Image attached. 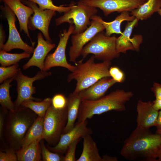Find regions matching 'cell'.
Listing matches in <instances>:
<instances>
[{
  "mask_svg": "<svg viewBox=\"0 0 161 161\" xmlns=\"http://www.w3.org/2000/svg\"><path fill=\"white\" fill-rule=\"evenodd\" d=\"M67 120L66 106L61 109H55L52 104L49 107L44 117L43 136L49 145L54 146L58 143Z\"/></svg>",
  "mask_w": 161,
  "mask_h": 161,
  "instance_id": "cell-6",
  "label": "cell"
},
{
  "mask_svg": "<svg viewBox=\"0 0 161 161\" xmlns=\"http://www.w3.org/2000/svg\"><path fill=\"white\" fill-rule=\"evenodd\" d=\"M103 158L104 161H116L117 160V158L112 157L108 155H104Z\"/></svg>",
  "mask_w": 161,
  "mask_h": 161,
  "instance_id": "cell-41",
  "label": "cell"
},
{
  "mask_svg": "<svg viewBox=\"0 0 161 161\" xmlns=\"http://www.w3.org/2000/svg\"><path fill=\"white\" fill-rule=\"evenodd\" d=\"M41 140H35L27 147L21 148L16 151L18 161H41V151L40 143Z\"/></svg>",
  "mask_w": 161,
  "mask_h": 161,
  "instance_id": "cell-23",
  "label": "cell"
},
{
  "mask_svg": "<svg viewBox=\"0 0 161 161\" xmlns=\"http://www.w3.org/2000/svg\"><path fill=\"white\" fill-rule=\"evenodd\" d=\"M152 103L154 109L158 111L161 110V100L156 99Z\"/></svg>",
  "mask_w": 161,
  "mask_h": 161,
  "instance_id": "cell-39",
  "label": "cell"
},
{
  "mask_svg": "<svg viewBox=\"0 0 161 161\" xmlns=\"http://www.w3.org/2000/svg\"><path fill=\"white\" fill-rule=\"evenodd\" d=\"M37 38V44L32 57L22 66L24 70L35 66L39 68L40 70L43 71L44 62L48 53L55 46V44L45 40L41 32L38 33Z\"/></svg>",
  "mask_w": 161,
  "mask_h": 161,
  "instance_id": "cell-16",
  "label": "cell"
},
{
  "mask_svg": "<svg viewBox=\"0 0 161 161\" xmlns=\"http://www.w3.org/2000/svg\"><path fill=\"white\" fill-rule=\"evenodd\" d=\"M109 72L110 77H111L117 83H122L125 80L124 73L118 67L111 66Z\"/></svg>",
  "mask_w": 161,
  "mask_h": 161,
  "instance_id": "cell-34",
  "label": "cell"
},
{
  "mask_svg": "<svg viewBox=\"0 0 161 161\" xmlns=\"http://www.w3.org/2000/svg\"><path fill=\"white\" fill-rule=\"evenodd\" d=\"M158 13L159 15L161 16V7L159 11L158 12Z\"/></svg>",
  "mask_w": 161,
  "mask_h": 161,
  "instance_id": "cell-44",
  "label": "cell"
},
{
  "mask_svg": "<svg viewBox=\"0 0 161 161\" xmlns=\"http://www.w3.org/2000/svg\"><path fill=\"white\" fill-rule=\"evenodd\" d=\"M137 126L147 129L155 126L159 111L154 108L152 102L139 100L137 104Z\"/></svg>",
  "mask_w": 161,
  "mask_h": 161,
  "instance_id": "cell-17",
  "label": "cell"
},
{
  "mask_svg": "<svg viewBox=\"0 0 161 161\" xmlns=\"http://www.w3.org/2000/svg\"><path fill=\"white\" fill-rule=\"evenodd\" d=\"M105 30L103 25L98 21L92 19L91 24L84 31L71 36L72 45L69 48V61L76 64V59L81 55L84 46L98 33Z\"/></svg>",
  "mask_w": 161,
  "mask_h": 161,
  "instance_id": "cell-12",
  "label": "cell"
},
{
  "mask_svg": "<svg viewBox=\"0 0 161 161\" xmlns=\"http://www.w3.org/2000/svg\"><path fill=\"white\" fill-rule=\"evenodd\" d=\"M30 55V53L25 51L20 53H11L1 50L0 51L1 66L6 67L18 64L21 60L29 58Z\"/></svg>",
  "mask_w": 161,
  "mask_h": 161,
  "instance_id": "cell-28",
  "label": "cell"
},
{
  "mask_svg": "<svg viewBox=\"0 0 161 161\" xmlns=\"http://www.w3.org/2000/svg\"><path fill=\"white\" fill-rule=\"evenodd\" d=\"M37 4L41 10H49L57 11L60 13H65L69 11L74 5L71 4L69 6H57L55 5L52 0H29Z\"/></svg>",
  "mask_w": 161,
  "mask_h": 161,
  "instance_id": "cell-29",
  "label": "cell"
},
{
  "mask_svg": "<svg viewBox=\"0 0 161 161\" xmlns=\"http://www.w3.org/2000/svg\"><path fill=\"white\" fill-rule=\"evenodd\" d=\"M43 139L40 141L42 160L44 161H64V156L58 153H53L50 151L46 147Z\"/></svg>",
  "mask_w": 161,
  "mask_h": 161,
  "instance_id": "cell-30",
  "label": "cell"
},
{
  "mask_svg": "<svg viewBox=\"0 0 161 161\" xmlns=\"http://www.w3.org/2000/svg\"><path fill=\"white\" fill-rule=\"evenodd\" d=\"M67 104V98L62 94H55L52 98V105L55 109H64L66 107Z\"/></svg>",
  "mask_w": 161,
  "mask_h": 161,
  "instance_id": "cell-32",
  "label": "cell"
},
{
  "mask_svg": "<svg viewBox=\"0 0 161 161\" xmlns=\"http://www.w3.org/2000/svg\"><path fill=\"white\" fill-rule=\"evenodd\" d=\"M151 90L154 94L156 99L161 100V84L157 83H154Z\"/></svg>",
  "mask_w": 161,
  "mask_h": 161,
  "instance_id": "cell-37",
  "label": "cell"
},
{
  "mask_svg": "<svg viewBox=\"0 0 161 161\" xmlns=\"http://www.w3.org/2000/svg\"><path fill=\"white\" fill-rule=\"evenodd\" d=\"M44 117H38L29 128L21 143V148H24L37 140L43 139Z\"/></svg>",
  "mask_w": 161,
  "mask_h": 161,
  "instance_id": "cell-25",
  "label": "cell"
},
{
  "mask_svg": "<svg viewBox=\"0 0 161 161\" xmlns=\"http://www.w3.org/2000/svg\"><path fill=\"white\" fill-rule=\"evenodd\" d=\"M0 114V137L2 140L4 137V129L6 115L9 111L8 110L3 109Z\"/></svg>",
  "mask_w": 161,
  "mask_h": 161,
  "instance_id": "cell-36",
  "label": "cell"
},
{
  "mask_svg": "<svg viewBox=\"0 0 161 161\" xmlns=\"http://www.w3.org/2000/svg\"><path fill=\"white\" fill-rule=\"evenodd\" d=\"M128 11L123 12L118 15L114 20L109 22L104 21L99 16L96 15L92 16L90 18L91 20H97L101 23L104 26L106 30L105 35L110 36L114 34H121L120 26L122 22L125 21H131L134 20L135 17L131 15Z\"/></svg>",
  "mask_w": 161,
  "mask_h": 161,
  "instance_id": "cell-20",
  "label": "cell"
},
{
  "mask_svg": "<svg viewBox=\"0 0 161 161\" xmlns=\"http://www.w3.org/2000/svg\"><path fill=\"white\" fill-rule=\"evenodd\" d=\"M52 104V98L47 97L41 101L28 100L23 101L21 106L28 108L34 112L38 116L44 117L46 113Z\"/></svg>",
  "mask_w": 161,
  "mask_h": 161,
  "instance_id": "cell-27",
  "label": "cell"
},
{
  "mask_svg": "<svg viewBox=\"0 0 161 161\" xmlns=\"http://www.w3.org/2000/svg\"><path fill=\"white\" fill-rule=\"evenodd\" d=\"M156 133L161 134V129L157 130L156 131Z\"/></svg>",
  "mask_w": 161,
  "mask_h": 161,
  "instance_id": "cell-43",
  "label": "cell"
},
{
  "mask_svg": "<svg viewBox=\"0 0 161 161\" xmlns=\"http://www.w3.org/2000/svg\"><path fill=\"white\" fill-rule=\"evenodd\" d=\"M3 0H0L1 2L3 1Z\"/></svg>",
  "mask_w": 161,
  "mask_h": 161,
  "instance_id": "cell-45",
  "label": "cell"
},
{
  "mask_svg": "<svg viewBox=\"0 0 161 161\" xmlns=\"http://www.w3.org/2000/svg\"><path fill=\"white\" fill-rule=\"evenodd\" d=\"M82 101L78 94L73 92L71 93L67 98V120L63 134L69 131L74 127Z\"/></svg>",
  "mask_w": 161,
  "mask_h": 161,
  "instance_id": "cell-21",
  "label": "cell"
},
{
  "mask_svg": "<svg viewBox=\"0 0 161 161\" xmlns=\"http://www.w3.org/2000/svg\"><path fill=\"white\" fill-rule=\"evenodd\" d=\"M90 135H87L83 138L82 151L76 161H104L103 157L99 154L96 143Z\"/></svg>",
  "mask_w": 161,
  "mask_h": 161,
  "instance_id": "cell-22",
  "label": "cell"
},
{
  "mask_svg": "<svg viewBox=\"0 0 161 161\" xmlns=\"http://www.w3.org/2000/svg\"><path fill=\"white\" fill-rule=\"evenodd\" d=\"M157 130L161 129V110L159 112L158 115L155 126Z\"/></svg>",
  "mask_w": 161,
  "mask_h": 161,
  "instance_id": "cell-40",
  "label": "cell"
},
{
  "mask_svg": "<svg viewBox=\"0 0 161 161\" xmlns=\"http://www.w3.org/2000/svg\"><path fill=\"white\" fill-rule=\"evenodd\" d=\"M87 120L77 122L74 127L69 131L62 134L58 143L53 147L48 146V149L55 152L64 153L69 146L75 140L82 138L87 135L93 133L92 130L87 126Z\"/></svg>",
  "mask_w": 161,
  "mask_h": 161,
  "instance_id": "cell-14",
  "label": "cell"
},
{
  "mask_svg": "<svg viewBox=\"0 0 161 161\" xmlns=\"http://www.w3.org/2000/svg\"><path fill=\"white\" fill-rule=\"evenodd\" d=\"M95 59L93 55L85 62L82 59L77 62L74 70L68 75V82L72 80H75L77 82L74 93L78 94L100 79L110 77L109 71L111 61L96 63L95 62Z\"/></svg>",
  "mask_w": 161,
  "mask_h": 161,
  "instance_id": "cell-4",
  "label": "cell"
},
{
  "mask_svg": "<svg viewBox=\"0 0 161 161\" xmlns=\"http://www.w3.org/2000/svg\"><path fill=\"white\" fill-rule=\"evenodd\" d=\"M110 77L103 78L80 91L78 94L82 101L95 100L104 96L108 90L117 83Z\"/></svg>",
  "mask_w": 161,
  "mask_h": 161,
  "instance_id": "cell-19",
  "label": "cell"
},
{
  "mask_svg": "<svg viewBox=\"0 0 161 161\" xmlns=\"http://www.w3.org/2000/svg\"><path fill=\"white\" fill-rule=\"evenodd\" d=\"M22 0H3V2L13 11L18 18L21 31H23L32 41L28 27L29 19L33 14L34 11L30 7L25 5Z\"/></svg>",
  "mask_w": 161,
  "mask_h": 161,
  "instance_id": "cell-18",
  "label": "cell"
},
{
  "mask_svg": "<svg viewBox=\"0 0 161 161\" xmlns=\"http://www.w3.org/2000/svg\"><path fill=\"white\" fill-rule=\"evenodd\" d=\"M97 8L85 6L81 4L73 5L68 11L56 18L55 20L56 26L64 23H68L74 25L73 35L81 33L91 24V17L96 14Z\"/></svg>",
  "mask_w": 161,
  "mask_h": 161,
  "instance_id": "cell-7",
  "label": "cell"
},
{
  "mask_svg": "<svg viewBox=\"0 0 161 161\" xmlns=\"http://www.w3.org/2000/svg\"><path fill=\"white\" fill-rule=\"evenodd\" d=\"M81 138L77 139L69 146L64 156V161H76L75 151L76 147Z\"/></svg>",
  "mask_w": 161,
  "mask_h": 161,
  "instance_id": "cell-33",
  "label": "cell"
},
{
  "mask_svg": "<svg viewBox=\"0 0 161 161\" xmlns=\"http://www.w3.org/2000/svg\"><path fill=\"white\" fill-rule=\"evenodd\" d=\"M103 31L97 34L83 47L81 55L82 60L89 54H93L95 59L102 61H111L119 57L120 53L116 47L117 38L107 36Z\"/></svg>",
  "mask_w": 161,
  "mask_h": 161,
  "instance_id": "cell-5",
  "label": "cell"
},
{
  "mask_svg": "<svg viewBox=\"0 0 161 161\" xmlns=\"http://www.w3.org/2000/svg\"><path fill=\"white\" fill-rule=\"evenodd\" d=\"M1 9L7 20L9 26V33L7 42L0 49L6 52L18 49L30 54L33 53L34 49L33 46L29 45L21 39L16 27V15L5 4L1 6Z\"/></svg>",
  "mask_w": 161,
  "mask_h": 161,
  "instance_id": "cell-11",
  "label": "cell"
},
{
  "mask_svg": "<svg viewBox=\"0 0 161 161\" xmlns=\"http://www.w3.org/2000/svg\"><path fill=\"white\" fill-rule=\"evenodd\" d=\"M5 32L2 25H0V49L3 45L5 40Z\"/></svg>",
  "mask_w": 161,
  "mask_h": 161,
  "instance_id": "cell-38",
  "label": "cell"
},
{
  "mask_svg": "<svg viewBox=\"0 0 161 161\" xmlns=\"http://www.w3.org/2000/svg\"><path fill=\"white\" fill-rule=\"evenodd\" d=\"M38 116L21 106L13 111H8L5 119L4 137L10 148L16 151L21 148L22 141Z\"/></svg>",
  "mask_w": 161,
  "mask_h": 161,
  "instance_id": "cell-2",
  "label": "cell"
},
{
  "mask_svg": "<svg viewBox=\"0 0 161 161\" xmlns=\"http://www.w3.org/2000/svg\"><path fill=\"white\" fill-rule=\"evenodd\" d=\"M17 157L16 151L9 148L5 152L0 151V161H17Z\"/></svg>",
  "mask_w": 161,
  "mask_h": 161,
  "instance_id": "cell-35",
  "label": "cell"
},
{
  "mask_svg": "<svg viewBox=\"0 0 161 161\" xmlns=\"http://www.w3.org/2000/svg\"><path fill=\"white\" fill-rule=\"evenodd\" d=\"M18 64L11 66L0 67V83L5 80L15 76L18 72L20 68Z\"/></svg>",
  "mask_w": 161,
  "mask_h": 161,
  "instance_id": "cell-31",
  "label": "cell"
},
{
  "mask_svg": "<svg viewBox=\"0 0 161 161\" xmlns=\"http://www.w3.org/2000/svg\"><path fill=\"white\" fill-rule=\"evenodd\" d=\"M148 0H79L78 4L98 8L105 16L114 12H131Z\"/></svg>",
  "mask_w": 161,
  "mask_h": 161,
  "instance_id": "cell-10",
  "label": "cell"
},
{
  "mask_svg": "<svg viewBox=\"0 0 161 161\" xmlns=\"http://www.w3.org/2000/svg\"><path fill=\"white\" fill-rule=\"evenodd\" d=\"M157 161H161V149L159 153Z\"/></svg>",
  "mask_w": 161,
  "mask_h": 161,
  "instance_id": "cell-42",
  "label": "cell"
},
{
  "mask_svg": "<svg viewBox=\"0 0 161 161\" xmlns=\"http://www.w3.org/2000/svg\"><path fill=\"white\" fill-rule=\"evenodd\" d=\"M15 76L5 80L0 85V104L1 108L11 111H14L16 109L10 93V89L12 85L10 83L14 80Z\"/></svg>",
  "mask_w": 161,
  "mask_h": 161,
  "instance_id": "cell-26",
  "label": "cell"
},
{
  "mask_svg": "<svg viewBox=\"0 0 161 161\" xmlns=\"http://www.w3.org/2000/svg\"><path fill=\"white\" fill-rule=\"evenodd\" d=\"M139 20L135 18L133 21H128L123 32L117 38L116 47L119 53H126L128 50L138 51L139 50L140 46L143 42V36L137 35L130 38L132 31L137 25Z\"/></svg>",
  "mask_w": 161,
  "mask_h": 161,
  "instance_id": "cell-15",
  "label": "cell"
},
{
  "mask_svg": "<svg viewBox=\"0 0 161 161\" xmlns=\"http://www.w3.org/2000/svg\"><path fill=\"white\" fill-rule=\"evenodd\" d=\"M22 2L31 8L34 11L33 16H31L29 19L28 28L31 30L36 29L39 30L46 40L52 43L49 34V28L52 18L56 15V11L49 10H41L36 4L29 0H22Z\"/></svg>",
  "mask_w": 161,
  "mask_h": 161,
  "instance_id": "cell-13",
  "label": "cell"
},
{
  "mask_svg": "<svg viewBox=\"0 0 161 161\" xmlns=\"http://www.w3.org/2000/svg\"><path fill=\"white\" fill-rule=\"evenodd\" d=\"M131 91L118 89L94 100H83L79 108L77 120L80 122L112 110L121 112L126 110L125 104L133 96Z\"/></svg>",
  "mask_w": 161,
  "mask_h": 161,
  "instance_id": "cell-3",
  "label": "cell"
},
{
  "mask_svg": "<svg viewBox=\"0 0 161 161\" xmlns=\"http://www.w3.org/2000/svg\"><path fill=\"white\" fill-rule=\"evenodd\" d=\"M52 73L48 71H38L34 77H29L24 75L20 68L16 75L14 80L17 83L16 90L17 96L14 102L16 108L21 106L22 103L28 100L35 101H41L40 99L34 97L32 95L36 92L35 87L33 85L34 82L40 80L50 76Z\"/></svg>",
  "mask_w": 161,
  "mask_h": 161,
  "instance_id": "cell-8",
  "label": "cell"
},
{
  "mask_svg": "<svg viewBox=\"0 0 161 161\" xmlns=\"http://www.w3.org/2000/svg\"><path fill=\"white\" fill-rule=\"evenodd\" d=\"M161 7V0H148L138 8L130 12V14L139 20H145L155 12L159 11Z\"/></svg>",
  "mask_w": 161,
  "mask_h": 161,
  "instance_id": "cell-24",
  "label": "cell"
},
{
  "mask_svg": "<svg viewBox=\"0 0 161 161\" xmlns=\"http://www.w3.org/2000/svg\"><path fill=\"white\" fill-rule=\"evenodd\" d=\"M161 149V134L137 126L125 140L121 155L130 160L157 161Z\"/></svg>",
  "mask_w": 161,
  "mask_h": 161,
  "instance_id": "cell-1",
  "label": "cell"
},
{
  "mask_svg": "<svg viewBox=\"0 0 161 161\" xmlns=\"http://www.w3.org/2000/svg\"><path fill=\"white\" fill-rule=\"evenodd\" d=\"M74 29V25L69 24L68 30H64L59 34L60 40L58 45L54 52L48 54L44 62L43 71H48L54 67H64L71 72L74 70L75 66H72L68 62L65 52L68 41Z\"/></svg>",
  "mask_w": 161,
  "mask_h": 161,
  "instance_id": "cell-9",
  "label": "cell"
}]
</instances>
